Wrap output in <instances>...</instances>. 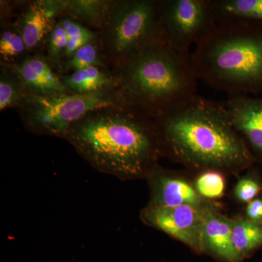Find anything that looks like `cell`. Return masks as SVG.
I'll list each match as a JSON object with an SVG mask.
<instances>
[{"instance_id": "6da1fadb", "label": "cell", "mask_w": 262, "mask_h": 262, "mask_svg": "<svg viewBox=\"0 0 262 262\" xmlns=\"http://www.w3.org/2000/svg\"><path fill=\"white\" fill-rule=\"evenodd\" d=\"M63 139L98 171L124 181L146 179L163 156L153 119L125 104L91 112Z\"/></svg>"}, {"instance_id": "7a4b0ae2", "label": "cell", "mask_w": 262, "mask_h": 262, "mask_svg": "<svg viewBox=\"0 0 262 262\" xmlns=\"http://www.w3.org/2000/svg\"><path fill=\"white\" fill-rule=\"evenodd\" d=\"M153 120L163 156L192 170L237 174L256 160L225 104L196 95Z\"/></svg>"}, {"instance_id": "3957f363", "label": "cell", "mask_w": 262, "mask_h": 262, "mask_svg": "<svg viewBox=\"0 0 262 262\" xmlns=\"http://www.w3.org/2000/svg\"><path fill=\"white\" fill-rule=\"evenodd\" d=\"M190 54L163 39L131 55L113 70L122 102L153 119L195 96Z\"/></svg>"}, {"instance_id": "277c9868", "label": "cell", "mask_w": 262, "mask_h": 262, "mask_svg": "<svg viewBox=\"0 0 262 262\" xmlns=\"http://www.w3.org/2000/svg\"><path fill=\"white\" fill-rule=\"evenodd\" d=\"M198 80L229 95H262V24L220 20L195 46Z\"/></svg>"}, {"instance_id": "5b68a950", "label": "cell", "mask_w": 262, "mask_h": 262, "mask_svg": "<svg viewBox=\"0 0 262 262\" xmlns=\"http://www.w3.org/2000/svg\"><path fill=\"white\" fill-rule=\"evenodd\" d=\"M97 33L103 56L113 71L141 48L164 39L158 0H110L104 23Z\"/></svg>"}, {"instance_id": "8992f818", "label": "cell", "mask_w": 262, "mask_h": 262, "mask_svg": "<svg viewBox=\"0 0 262 262\" xmlns=\"http://www.w3.org/2000/svg\"><path fill=\"white\" fill-rule=\"evenodd\" d=\"M124 104L117 89L80 95L38 96L27 94L16 108L26 130L35 135L63 139L72 125L88 114L112 105Z\"/></svg>"}, {"instance_id": "52a82bcc", "label": "cell", "mask_w": 262, "mask_h": 262, "mask_svg": "<svg viewBox=\"0 0 262 262\" xmlns=\"http://www.w3.org/2000/svg\"><path fill=\"white\" fill-rule=\"evenodd\" d=\"M158 4L164 39L184 53H190L191 46L217 23L210 0H158Z\"/></svg>"}, {"instance_id": "ba28073f", "label": "cell", "mask_w": 262, "mask_h": 262, "mask_svg": "<svg viewBox=\"0 0 262 262\" xmlns=\"http://www.w3.org/2000/svg\"><path fill=\"white\" fill-rule=\"evenodd\" d=\"M218 209L221 208L187 206L158 208L146 205L141 210L140 218L146 225L168 234L194 252L202 253V232L205 220L210 211Z\"/></svg>"}, {"instance_id": "9c48e42d", "label": "cell", "mask_w": 262, "mask_h": 262, "mask_svg": "<svg viewBox=\"0 0 262 262\" xmlns=\"http://www.w3.org/2000/svg\"><path fill=\"white\" fill-rule=\"evenodd\" d=\"M150 198L147 206L158 208L193 206L201 208H221L214 201H206L194 187V183L182 174L162 168L159 165L146 177Z\"/></svg>"}, {"instance_id": "30bf717a", "label": "cell", "mask_w": 262, "mask_h": 262, "mask_svg": "<svg viewBox=\"0 0 262 262\" xmlns=\"http://www.w3.org/2000/svg\"><path fill=\"white\" fill-rule=\"evenodd\" d=\"M63 15L60 0H36L24 6L14 21L30 54L46 44L58 18Z\"/></svg>"}, {"instance_id": "8fae6325", "label": "cell", "mask_w": 262, "mask_h": 262, "mask_svg": "<svg viewBox=\"0 0 262 262\" xmlns=\"http://www.w3.org/2000/svg\"><path fill=\"white\" fill-rule=\"evenodd\" d=\"M225 105L232 125L246 141L255 159L262 160V98L229 95Z\"/></svg>"}, {"instance_id": "7c38bea8", "label": "cell", "mask_w": 262, "mask_h": 262, "mask_svg": "<svg viewBox=\"0 0 262 262\" xmlns=\"http://www.w3.org/2000/svg\"><path fill=\"white\" fill-rule=\"evenodd\" d=\"M5 65L16 74L27 94L47 96L71 93L45 56L33 55L16 64Z\"/></svg>"}, {"instance_id": "4fadbf2b", "label": "cell", "mask_w": 262, "mask_h": 262, "mask_svg": "<svg viewBox=\"0 0 262 262\" xmlns=\"http://www.w3.org/2000/svg\"><path fill=\"white\" fill-rule=\"evenodd\" d=\"M203 253L225 262H241L243 258L234 248L232 239L231 219L222 214L221 209L207 214L202 232Z\"/></svg>"}, {"instance_id": "5bb4252c", "label": "cell", "mask_w": 262, "mask_h": 262, "mask_svg": "<svg viewBox=\"0 0 262 262\" xmlns=\"http://www.w3.org/2000/svg\"><path fill=\"white\" fill-rule=\"evenodd\" d=\"M61 78L65 87L72 94H97L117 89L115 74L111 69L106 67H89L61 75Z\"/></svg>"}, {"instance_id": "9a60e30c", "label": "cell", "mask_w": 262, "mask_h": 262, "mask_svg": "<svg viewBox=\"0 0 262 262\" xmlns=\"http://www.w3.org/2000/svg\"><path fill=\"white\" fill-rule=\"evenodd\" d=\"M63 15L98 32L102 28L110 0H60Z\"/></svg>"}, {"instance_id": "2e32d148", "label": "cell", "mask_w": 262, "mask_h": 262, "mask_svg": "<svg viewBox=\"0 0 262 262\" xmlns=\"http://www.w3.org/2000/svg\"><path fill=\"white\" fill-rule=\"evenodd\" d=\"M217 20L262 24V0H210Z\"/></svg>"}, {"instance_id": "e0dca14e", "label": "cell", "mask_w": 262, "mask_h": 262, "mask_svg": "<svg viewBox=\"0 0 262 262\" xmlns=\"http://www.w3.org/2000/svg\"><path fill=\"white\" fill-rule=\"evenodd\" d=\"M231 230L234 248L243 259L262 246V223L236 216L231 219Z\"/></svg>"}, {"instance_id": "ac0fdd59", "label": "cell", "mask_w": 262, "mask_h": 262, "mask_svg": "<svg viewBox=\"0 0 262 262\" xmlns=\"http://www.w3.org/2000/svg\"><path fill=\"white\" fill-rule=\"evenodd\" d=\"M92 67L110 68L103 56L98 38L94 42H90L80 48L68 58L62 64L59 75H68Z\"/></svg>"}, {"instance_id": "d6986e66", "label": "cell", "mask_w": 262, "mask_h": 262, "mask_svg": "<svg viewBox=\"0 0 262 262\" xmlns=\"http://www.w3.org/2000/svg\"><path fill=\"white\" fill-rule=\"evenodd\" d=\"M30 56L23 37L14 24H8L0 34L1 63L13 65Z\"/></svg>"}, {"instance_id": "ffe728a7", "label": "cell", "mask_w": 262, "mask_h": 262, "mask_svg": "<svg viewBox=\"0 0 262 262\" xmlns=\"http://www.w3.org/2000/svg\"><path fill=\"white\" fill-rule=\"evenodd\" d=\"M0 111L17 108L27 96L21 81L8 66L1 63L0 68Z\"/></svg>"}, {"instance_id": "44dd1931", "label": "cell", "mask_w": 262, "mask_h": 262, "mask_svg": "<svg viewBox=\"0 0 262 262\" xmlns=\"http://www.w3.org/2000/svg\"><path fill=\"white\" fill-rule=\"evenodd\" d=\"M193 183L198 194L209 201L222 198L227 187L225 173L216 170L200 171Z\"/></svg>"}, {"instance_id": "7402d4cb", "label": "cell", "mask_w": 262, "mask_h": 262, "mask_svg": "<svg viewBox=\"0 0 262 262\" xmlns=\"http://www.w3.org/2000/svg\"><path fill=\"white\" fill-rule=\"evenodd\" d=\"M62 27L65 29L68 38L67 51L75 53L85 45L96 40L98 33L88 28L83 24L74 20L67 15H63L58 18Z\"/></svg>"}, {"instance_id": "603a6c76", "label": "cell", "mask_w": 262, "mask_h": 262, "mask_svg": "<svg viewBox=\"0 0 262 262\" xmlns=\"http://www.w3.org/2000/svg\"><path fill=\"white\" fill-rule=\"evenodd\" d=\"M68 43L67 33L58 20L54 26L47 40H46V52L44 56L47 58L51 67L59 74L63 61V56Z\"/></svg>"}, {"instance_id": "cb8c5ba5", "label": "cell", "mask_w": 262, "mask_h": 262, "mask_svg": "<svg viewBox=\"0 0 262 262\" xmlns=\"http://www.w3.org/2000/svg\"><path fill=\"white\" fill-rule=\"evenodd\" d=\"M262 185L253 174H247L237 180L234 187V196L236 201L241 203L252 201L259 194Z\"/></svg>"}, {"instance_id": "d4e9b609", "label": "cell", "mask_w": 262, "mask_h": 262, "mask_svg": "<svg viewBox=\"0 0 262 262\" xmlns=\"http://www.w3.org/2000/svg\"><path fill=\"white\" fill-rule=\"evenodd\" d=\"M246 216L248 220L262 223V198H255L246 206Z\"/></svg>"}]
</instances>
